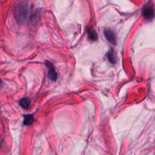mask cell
I'll list each match as a JSON object with an SVG mask.
<instances>
[{"instance_id":"9","label":"cell","mask_w":155,"mask_h":155,"mask_svg":"<svg viewBox=\"0 0 155 155\" xmlns=\"http://www.w3.org/2000/svg\"><path fill=\"white\" fill-rule=\"evenodd\" d=\"M2 84V81L1 80V79H0V85H1Z\"/></svg>"},{"instance_id":"1","label":"cell","mask_w":155,"mask_h":155,"mask_svg":"<svg viewBox=\"0 0 155 155\" xmlns=\"http://www.w3.org/2000/svg\"><path fill=\"white\" fill-rule=\"evenodd\" d=\"M13 14L15 19L19 25L25 24L28 14V9L27 4L22 2L18 4L14 9Z\"/></svg>"},{"instance_id":"5","label":"cell","mask_w":155,"mask_h":155,"mask_svg":"<svg viewBox=\"0 0 155 155\" xmlns=\"http://www.w3.org/2000/svg\"><path fill=\"white\" fill-rule=\"evenodd\" d=\"M19 105L21 107H22L24 109H26V110L28 109L30 107V105H31L30 101L28 98H22V99H21L19 101Z\"/></svg>"},{"instance_id":"2","label":"cell","mask_w":155,"mask_h":155,"mask_svg":"<svg viewBox=\"0 0 155 155\" xmlns=\"http://www.w3.org/2000/svg\"><path fill=\"white\" fill-rule=\"evenodd\" d=\"M45 64V66L48 70V78L51 81H53V82L56 81L58 79V73L56 71L53 64L48 61H46Z\"/></svg>"},{"instance_id":"6","label":"cell","mask_w":155,"mask_h":155,"mask_svg":"<svg viewBox=\"0 0 155 155\" xmlns=\"http://www.w3.org/2000/svg\"><path fill=\"white\" fill-rule=\"evenodd\" d=\"M87 34L88 38L92 41H96L97 39V35L96 31L93 28H90L87 30Z\"/></svg>"},{"instance_id":"3","label":"cell","mask_w":155,"mask_h":155,"mask_svg":"<svg viewBox=\"0 0 155 155\" xmlns=\"http://www.w3.org/2000/svg\"><path fill=\"white\" fill-rule=\"evenodd\" d=\"M142 15L147 19H152L154 17V10L151 6H145L142 10Z\"/></svg>"},{"instance_id":"7","label":"cell","mask_w":155,"mask_h":155,"mask_svg":"<svg viewBox=\"0 0 155 155\" xmlns=\"http://www.w3.org/2000/svg\"><path fill=\"white\" fill-rule=\"evenodd\" d=\"M34 122V117L32 114H25L24 116V125H30Z\"/></svg>"},{"instance_id":"4","label":"cell","mask_w":155,"mask_h":155,"mask_svg":"<svg viewBox=\"0 0 155 155\" xmlns=\"http://www.w3.org/2000/svg\"><path fill=\"white\" fill-rule=\"evenodd\" d=\"M104 34H105L106 38L110 42H111V44H113L114 45L116 44L115 36L112 30H111L110 29H108V28L105 29L104 30Z\"/></svg>"},{"instance_id":"8","label":"cell","mask_w":155,"mask_h":155,"mask_svg":"<svg viewBox=\"0 0 155 155\" xmlns=\"http://www.w3.org/2000/svg\"><path fill=\"white\" fill-rule=\"evenodd\" d=\"M107 57L111 63L114 64L116 62V57H115V55H114V51L113 50H111V51L108 53Z\"/></svg>"}]
</instances>
